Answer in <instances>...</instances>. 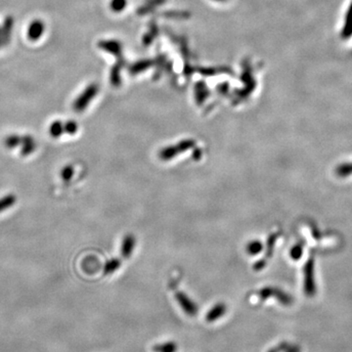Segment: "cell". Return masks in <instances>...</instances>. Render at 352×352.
Listing matches in <instances>:
<instances>
[{"label":"cell","instance_id":"23","mask_svg":"<svg viewBox=\"0 0 352 352\" xmlns=\"http://www.w3.org/2000/svg\"><path fill=\"white\" fill-rule=\"evenodd\" d=\"M265 264H266L265 260H264V261H260V262H258L257 264H255V269H256V270H262L264 266H265Z\"/></svg>","mask_w":352,"mask_h":352},{"label":"cell","instance_id":"7","mask_svg":"<svg viewBox=\"0 0 352 352\" xmlns=\"http://www.w3.org/2000/svg\"><path fill=\"white\" fill-rule=\"evenodd\" d=\"M135 245H136V240L135 237L131 234L126 235L121 243V248H120V253L121 256L124 259H129L135 249Z\"/></svg>","mask_w":352,"mask_h":352},{"label":"cell","instance_id":"16","mask_svg":"<svg viewBox=\"0 0 352 352\" xmlns=\"http://www.w3.org/2000/svg\"><path fill=\"white\" fill-rule=\"evenodd\" d=\"M120 261L117 259H113L108 261L105 266H104V274L105 275H111L114 272H116L120 267Z\"/></svg>","mask_w":352,"mask_h":352},{"label":"cell","instance_id":"4","mask_svg":"<svg viewBox=\"0 0 352 352\" xmlns=\"http://www.w3.org/2000/svg\"><path fill=\"white\" fill-rule=\"evenodd\" d=\"M176 298L178 304L180 305V307L183 309V311L188 316L193 317V316L197 315L198 306L187 294H185L182 292H176Z\"/></svg>","mask_w":352,"mask_h":352},{"label":"cell","instance_id":"5","mask_svg":"<svg viewBox=\"0 0 352 352\" xmlns=\"http://www.w3.org/2000/svg\"><path fill=\"white\" fill-rule=\"evenodd\" d=\"M96 94V88L95 87H90L88 88L80 97L77 98V100L75 101L73 107L74 110L77 113H82L84 112L90 102V100L95 96Z\"/></svg>","mask_w":352,"mask_h":352},{"label":"cell","instance_id":"2","mask_svg":"<svg viewBox=\"0 0 352 352\" xmlns=\"http://www.w3.org/2000/svg\"><path fill=\"white\" fill-rule=\"evenodd\" d=\"M259 296L261 299L265 300L269 297H275L279 302L285 304V305H289L292 303V298L290 295H288L286 293H284L283 291L276 289V288H264L260 291L259 293Z\"/></svg>","mask_w":352,"mask_h":352},{"label":"cell","instance_id":"19","mask_svg":"<svg viewBox=\"0 0 352 352\" xmlns=\"http://www.w3.org/2000/svg\"><path fill=\"white\" fill-rule=\"evenodd\" d=\"M337 175L341 177H346L352 175V164H346L340 166L337 169Z\"/></svg>","mask_w":352,"mask_h":352},{"label":"cell","instance_id":"22","mask_svg":"<svg viewBox=\"0 0 352 352\" xmlns=\"http://www.w3.org/2000/svg\"><path fill=\"white\" fill-rule=\"evenodd\" d=\"M278 238V235L277 234H273L269 237L268 239V243H267V252L269 254V256L272 255L273 253V249H274V246H275V243H276V240Z\"/></svg>","mask_w":352,"mask_h":352},{"label":"cell","instance_id":"8","mask_svg":"<svg viewBox=\"0 0 352 352\" xmlns=\"http://www.w3.org/2000/svg\"><path fill=\"white\" fill-rule=\"evenodd\" d=\"M227 311V307L224 303L220 302V303H216L206 314V321L208 323H212L215 322L217 319L221 318L222 316H224V314Z\"/></svg>","mask_w":352,"mask_h":352},{"label":"cell","instance_id":"6","mask_svg":"<svg viewBox=\"0 0 352 352\" xmlns=\"http://www.w3.org/2000/svg\"><path fill=\"white\" fill-rule=\"evenodd\" d=\"M45 29L44 23L41 20H33L28 28V37L31 41H37Z\"/></svg>","mask_w":352,"mask_h":352},{"label":"cell","instance_id":"1","mask_svg":"<svg viewBox=\"0 0 352 352\" xmlns=\"http://www.w3.org/2000/svg\"><path fill=\"white\" fill-rule=\"evenodd\" d=\"M194 147L195 142L193 140H183L176 145H171L166 148H163L159 152V158L164 162H168L175 159L178 155H181L188 150H191Z\"/></svg>","mask_w":352,"mask_h":352},{"label":"cell","instance_id":"3","mask_svg":"<svg viewBox=\"0 0 352 352\" xmlns=\"http://www.w3.org/2000/svg\"><path fill=\"white\" fill-rule=\"evenodd\" d=\"M304 293L311 296L316 293L314 282V261L309 260L304 265Z\"/></svg>","mask_w":352,"mask_h":352},{"label":"cell","instance_id":"12","mask_svg":"<svg viewBox=\"0 0 352 352\" xmlns=\"http://www.w3.org/2000/svg\"><path fill=\"white\" fill-rule=\"evenodd\" d=\"M49 133L53 138H59L65 133L64 123L61 120H55L49 127Z\"/></svg>","mask_w":352,"mask_h":352},{"label":"cell","instance_id":"21","mask_svg":"<svg viewBox=\"0 0 352 352\" xmlns=\"http://www.w3.org/2000/svg\"><path fill=\"white\" fill-rule=\"evenodd\" d=\"M291 258L293 261H298L301 256H302V247L300 245H295L292 250H291Z\"/></svg>","mask_w":352,"mask_h":352},{"label":"cell","instance_id":"9","mask_svg":"<svg viewBox=\"0 0 352 352\" xmlns=\"http://www.w3.org/2000/svg\"><path fill=\"white\" fill-rule=\"evenodd\" d=\"M13 27H14V19L11 16H8L2 27H1V39H2V44L6 45L9 43L10 38H11V34H12V30H13Z\"/></svg>","mask_w":352,"mask_h":352},{"label":"cell","instance_id":"13","mask_svg":"<svg viewBox=\"0 0 352 352\" xmlns=\"http://www.w3.org/2000/svg\"><path fill=\"white\" fill-rule=\"evenodd\" d=\"M23 142V136L17 134H11L4 139V146L8 149H14L18 146H21Z\"/></svg>","mask_w":352,"mask_h":352},{"label":"cell","instance_id":"11","mask_svg":"<svg viewBox=\"0 0 352 352\" xmlns=\"http://www.w3.org/2000/svg\"><path fill=\"white\" fill-rule=\"evenodd\" d=\"M344 26L342 29V35L344 37H350L352 34V2L348 8V11L345 16Z\"/></svg>","mask_w":352,"mask_h":352},{"label":"cell","instance_id":"17","mask_svg":"<svg viewBox=\"0 0 352 352\" xmlns=\"http://www.w3.org/2000/svg\"><path fill=\"white\" fill-rule=\"evenodd\" d=\"M176 351H177V346L176 343L173 342L161 344L154 348V352H176Z\"/></svg>","mask_w":352,"mask_h":352},{"label":"cell","instance_id":"20","mask_svg":"<svg viewBox=\"0 0 352 352\" xmlns=\"http://www.w3.org/2000/svg\"><path fill=\"white\" fill-rule=\"evenodd\" d=\"M74 174H75L74 168L72 166H66L61 171V177L64 181H70L72 179V177L74 176Z\"/></svg>","mask_w":352,"mask_h":352},{"label":"cell","instance_id":"24","mask_svg":"<svg viewBox=\"0 0 352 352\" xmlns=\"http://www.w3.org/2000/svg\"><path fill=\"white\" fill-rule=\"evenodd\" d=\"M201 157H202V152L199 149H195V152L193 154V159L198 161V160L201 159Z\"/></svg>","mask_w":352,"mask_h":352},{"label":"cell","instance_id":"18","mask_svg":"<svg viewBox=\"0 0 352 352\" xmlns=\"http://www.w3.org/2000/svg\"><path fill=\"white\" fill-rule=\"evenodd\" d=\"M64 129H65V133H68L70 135H74L79 130V125H78V123L76 121L69 120V121L64 123Z\"/></svg>","mask_w":352,"mask_h":352},{"label":"cell","instance_id":"25","mask_svg":"<svg viewBox=\"0 0 352 352\" xmlns=\"http://www.w3.org/2000/svg\"><path fill=\"white\" fill-rule=\"evenodd\" d=\"M0 38H1V28H0Z\"/></svg>","mask_w":352,"mask_h":352},{"label":"cell","instance_id":"15","mask_svg":"<svg viewBox=\"0 0 352 352\" xmlns=\"http://www.w3.org/2000/svg\"><path fill=\"white\" fill-rule=\"evenodd\" d=\"M263 250H264V245L261 241H258V240L250 242L246 248L247 253L250 256H257V255L261 254L263 252Z\"/></svg>","mask_w":352,"mask_h":352},{"label":"cell","instance_id":"14","mask_svg":"<svg viewBox=\"0 0 352 352\" xmlns=\"http://www.w3.org/2000/svg\"><path fill=\"white\" fill-rule=\"evenodd\" d=\"M17 202V197L13 194H8L0 199V213L12 207Z\"/></svg>","mask_w":352,"mask_h":352},{"label":"cell","instance_id":"10","mask_svg":"<svg viewBox=\"0 0 352 352\" xmlns=\"http://www.w3.org/2000/svg\"><path fill=\"white\" fill-rule=\"evenodd\" d=\"M21 146H22L21 155L24 157L31 155L36 149V143H35L33 137H31L29 135L23 136V142H22Z\"/></svg>","mask_w":352,"mask_h":352}]
</instances>
